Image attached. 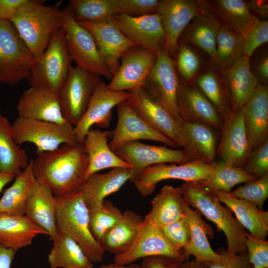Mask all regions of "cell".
<instances>
[{
  "label": "cell",
  "mask_w": 268,
  "mask_h": 268,
  "mask_svg": "<svg viewBox=\"0 0 268 268\" xmlns=\"http://www.w3.org/2000/svg\"><path fill=\"white\" fill-rule=\"evenodd\" d=\"M109 131L91 128L83 141L88 156V163L84 175V181L92 174L109 168L131 169V166L119 158L108 143Z\"/></svg>",
  "instance_id": "26"
},
{
  "label": "cell",
  "mask_w": 268,
  "mask_h": 268,
  "mask_svg": "<svg viewBox=\"0 0 268 268\" xmlns=\"http://www.w3.org/2000/svg\"><path fill=\"white\" fill-rule=\"evenodd\" d=\"M15 177L14 175L3 172L0 170V192L3 187L14 179Z\"/></svg>",
  "instance_id": "59"
},
{
  "label": "cell",
  "mask_w": 268,
  "mask_h": 268,
  "mask_svg": "<svg viewBox=\"0 0 268 268\" xmlns=\"http://www.w3.org/2000/svg\"><path fill=\"white\" fill-rule=\"evenodd\" d=\"M183 262L163 256H153L142 259L140 264L144 268H178Z\"/></svg>",
  "instance_id": "53"
},
{
  "label": "cell",
  "mask_w": 268,
  "mask_h": 268,
  "mask_svg": "<svg viewBox=\"0 0 268 268\" xmlns=\"http://www.w3.org/2000/svg\"><path fill=\"white\" fill-rule=\"evenodd\" d=\"M13 137L19 146L25 142L33 143L36 154L54 150L64 144L78 143L73 127L69 124L17 117L11 124Z\"/></svg>",
  "instance_id": "9"
},
{
  "label": "cell",
  "mask_w": 268,
  "mask_h": 268,
  "mask_svg": "<svg viewBox=\"0 0 268 268\" xmlns=\"http://www.w3.org/2000/svg\"><path fill=\"white\" fill-rule=\"evenodd\" d=\"M243 55L249 58L260 46L268 41V22L259 20L244 37Z\"/></svg>",
  "instance_id": "51"
},
{
  "label": "cell",
  "mask_w": 268,
  "mask_h": 268,
  "mask_svg": "<svg viewBox=\"0 0 268 268\" xmlns=\"http://www.w3.org/2000/svg\"><path fill=\"white\" fill-rule=\"evenodd\" d=\"M231 196L245 200L262 209L268 197V174L262 178L246 183L229 193Z\"/></svg>",
  "instance_id": "46"
},
{
  "label": "cell",
  "mask_w": 268,
  "mask_h": 268,
  "mask_svg": "<svg viewBox=\"0 0 268 268\" xmlns=\"http://www.w3.org/2000/svg\"><path fill=\"white\" fill-rule=\"evenodd\" d=\"M16 251L0 246V268H11Z\"/></svg>",
  "instance_id": "57"
},
{
  "label": "cell",
  "mask_w": 268,
  "mask_h": 268,
  "mask_svg": "<svg viewBox=\"0 0 268 268\" xmlns=\"http://www.w3.org/2000/svg\"><path fill=\"white\" fill-rule=\"evenodd\" d=\"M176 69L180 76L179 79L190 82L198 73L201 67V61L198 54L186 42L178 43L176 50Z\"/></svg>",
  "instance_id": "45"
},
{
  "label": "cell",
  "mask_w": 268,
  "mask_h": 268,
  "mask_svg": "<svg viewBox=\"0 0 268 268\" xmlns=\"http://www.w3.org/2000/svg\"><path fill=\"white\" fill-rule=\"evenodd\" d=\"M182 125L201 160L207 163L214 162L217 141L212 128L198 123L183 122Z\"/></svg>",
  "instance_id": "43"
},
{
  "label": "cell",
  "mask_w": 268,
  "mask_h": 268,
  "mask_svg": "<svg viewBox=\"0 0 268 268\" xmlns=\"http://www.w3.org/2000/svg\"><path fill=\"white\" fill-rule=\"evenodd\" d=\"M221 26L244 37L259 20L243 0H205Z\"/></svg>",
  "instance_id": "29"
},
{
  "label": "cell",
  "mask_w": 268,
  "mask_h": 268,
  "mask_svg": "<svg viewBox=\"0 0 268 268\" xmlns=\"http://www.w3.org/2000/svg\"><path fill=\"white\" fill-rule=\"evenodd\" d=\"M196 84L216 108L223 122L232 112L226 85H223L218 75L212 71L199 75L196 79Z\"/></svg>",
  "instance_id": "41"
},
{
  "label": "cell",
  "mask_w": 268,
  "mask_h": 268,
  "mask_svg": "<svg viewBox=\"0 0 268 268\" xmlns=\"http://www.w3.org/2000/svg\"><path fill=\"white\" fill-rule=\"evenodd\" d=\"M78 22L92 34L101 56L113 75L119 68L123 54L138 46L110 22Z\"/></svg>",
  "instance_id": "23"
},
{
  "label": "cell",
  "mask_w": 268,
  "mask_h": 268,
  "mask_svg": "<svg viewBox=\"0 0 268 268\" xmlns=\"http://www.w3.org/2000/svg\"><path fill=\"white\" fill-rule=\"evenodd\" d=\"M158 0H116L118 14L133 17L157 13Z\"/></svg>",
  "instance_id": "49"
},
{
  "label": "cell",
  "mask_w": 268,
  "mask_h": 268,
  "mask_svg": "<svg viewBox=\"0 0 268 268\" xmlns=\"http://www.w3.org/2000/svg\"><path fill=\"white\" fill-rule=\"evenodd\" d=\"M215 162L207 163L198 159L184 164L162 163L145 168L132 182L139 194L147 197L155 191L159 182L167 179L185 182H201L212 172Z\"/></svg>",
  "instance_id": "11"
},
{
  "label": "cell",
  "mask_w": 268,
  "mask_h": 268,
  "mask_svg": "<svg viewBox=\"0 0 268 268\" xmlns=\"http://www.w3.org/2000/svg\"><path fill=\"white\" fill-rule=\"evenodd\" d=\"M71 62L62 26L55 31L47 48L36 61L28 78L30 86L47 88L58 94L67 79Z\"/></svg>",
  "instance_id": "6"
},
{
  "label": "cell",
  "mask_w": 268,
  "mask_h": 268,
  "mask_svg": "<svg viewBox=\"0 0 268 268\" xmlns=\"http://www.w3.org/2000/svg\"><path fill=\"white\" fill-rule=\"evenodd\" d=\"M40 234L48 235L46 231L32 222L25 215L0 213V246L17 252L31 245L34 238Z\"/></svg>",
  "instance_id": "33"
},
{
  "label": "cell",
  "mask_w": 268,
  "mask_h": 268,
  "mask_svg": "<svg viewBox=\"0 0 268 268\" xmlns=\"http://www.w3.org/2000/svg\"><path fill=\"white\" fill-rule=\"evenodd\" d=\"M184 206L190 233L189 242L183 249L186 260H189L190 256H193L196 261L200 262L218 260L221 255L213 250L207 237H213L212 228L202 219L201 214L193 209L186 201Z\"/></svg>",
  "instance_id": "27"
},
{
  "label": "cell",
  "mask_w": 268,
  "mask_h": 268,
  "mask_svg": "<svg viewBox=\"0 0 268 268\" xmlns=\"http://www.w3.org/2000/svg\"><path fill=\"white\" fill-rule=\"evenodd\" d=\"M35 183L31 159L28 166L15 176L13 183L4 191L0 199V213L25 215L26 202Z\"/></svg>",
  "instance_id": "36"
},
{
  "label": "cell",
  "mask_w": 268,
  "mask_h": 268,
  "mask_svg": "<svg viewBox=\"0 0 268 268\" xmlns=\"http://www.w3.org/2000/svg\"><path fill=\"white\" fill-rule=\"evenodd\" d=\"M129 95V91L109 90L105 83L101 80L96 87L85 113L73 127L77 142L83 143L86 134L94 125L101 128L109 127L112 109L127 101Z\"/></svg>",
  "instance_id": "16"
},
{
  "label": "cell",
  "mask_w": 268,
  "mask_h": 268,
  "mask_svg": "<svg viewBox=\"0 0 268 268\" xmlns=\"http://www.w3.org/2000/svg\"><path fill=\"white\" fill-rule=\"evenodd\" d=\"M221 132L216 151L221 160L242 168L252 151L244 126L242 108L232 111L223 121Z\"/></svg>",
  "instance_id": "21"
},
{
  "label": "cell",
  "mask_w": 268,
  "mask_h": 268,
  "mask_svg": "<svg viewBox=\"0 0 268 268\" xmlns=\"http://www.w3.org/2000/svg\"><path fill=\"white\" fill-rule=\"evenodd\" d=\"M225 73L231 109L243 107L251 97L259 82L251 68L250 58L243 55Z\"/></svg>",
  "instance_id": "31"
},
{
  "label": "cell",
  "mask_w": 268,
  "mask_h": 268,
  "mask_svg": "<svg viewBox=\"0 0 268 268\" xmlns=\"http://www.w3.org/2000/svg\"><path fill=\"white\" fill-rule=\"evenodd\" d=\"M251 11L256 15L267 18L268 14V2L263 0H250L247 1Z\"/></svg>",
  "instance_id": "56"
},
{
  "label": "cell",
  "mask_w": 268,
  "mask_h": 268,
  "mask_svg": "<svg viewBox=\"0 0 268 268\" xmlns=\"http://www.w3.org/2000/svg\"><path fill=\"white\" fill-rule=\"evenodd\" d=\"M221 25L209 10L205 0H202V10L182 32L186 41L206 53L213 61L217 36Z\"/></svg>",
  "instance_id": "32"
},
{
  "label": "cell",
  "mask_w": 268,
  "mask_h": 268,
  "mask_svg": "<svg viewBox=\"0 0 268 268\" xmlns=\"http://www.w3.org/2000/svg\"><path fill=\"white\" fill-rule=\"evenodd\" d=\"M249 260L253 268H268V242L247 234L245 243Z\"/></svg>",
  "instance_id": "50"
},
{
  "label": "cell",
  "mask_w": 268,
  "mask_h": 268,
  "mask_svg": "<svg viewBox=\"0 0 268 268\" xmlns=\"http://www.w3.org/2000/svg\"><path fill=\"white\" fill-rule=\"evenodd\" d=\"M113 151L131 166L132 182L149 166L167 163L181 164L193 160L182 149L149 145L139 140L126 143Z\"/></svg>",
  "instance_id": "13"
},
{
  "label": "cell",
  "mask_w": 268,
  "mask_h": 268,
  "mask_svg": "<svg viewBox=\"0 0 268 268\" xmlns=\"http://www.w3.org/2000/svg\"><path fill=\"white\" fill-rule=\"evenodd\" d=\"M188 204L223 231L227 242V251L231 253H247L245 243L247 233L227 206L199 182H185L178 188Z\"/></svg>",
  "instance_id": "2"
},
{
  "label": "cell",
  "mask_w": 268,
  "mask_h": 268,
  "mask_svg": "<svg viewBox=\"0 0 268 268\" xmlns=\"http://www.w3.org/2000/svg\"><path fill=\"white\" fill-rule=\"evenodd\" d=\"M67 52L76 66L111 80L113 74L105 64L90 32L72 17L68 5L61 9Z\"/></svg>",
  "instance_id": "8"
},
{
  "label": "cell",
  "mask_w": 268,
  "mask_h": 268,
  "mask_svg": "<svg viewBox=\"0 0 268 268\" xmlns=\"http://www.w3.org/2000/svg\"><path fill=\"white\" fill-rule=\"evenodd\" d=\"M254 75L260 83L267 85L268 81V57L267 54L261 56L255 65Z\"/></svg>",
  "instance_id": "55"
},
{
  "label": "cell",
  "mask_w": 268,
  "mask_h": 268,
  "mask_svg": "<svg viewBox=\"0 0 268 268\" xmlns=\"http://www.w3.org/2000/svg\"><path fill=\"white\" fill-rule=\"evenodd\" d=\"M45 1L27 0L9 20L36 60L55 31L63 26L62 1L52 5H45Z\"/></svg>",
  "instance_id": "3"
},
{
  "label": "cell",
  "mask_w": 268,
  "mask_h": 268,
  "mask_svg": "<svg viewBox=\"0 0 268 268\" xmlns=\"http://www.w3.org/2000/svg\"><path fill=\"white\" fill-rule=\"evenodd\" d=\"M242 169L257 179L268 174V140L251 151Z\"/></svg>",
  "instance_id": "48"
},
{
  "label": "cell",
  "mask_w": 268,
  "mask_h": 268,
  "mask_svg": "<svg viewBox=\"0 0 268 268\" xmlns=\"http://www.w3.org/2000/svg\"><path fill=\"white\" fill-rule=\"evenodd\" d=\"M117 109L116 127L114 130L109 131L112 138L109 145L113 151L126 143L141 139L162 142L172 148L178 147L172 140L149 126L127 101L118 104Z\"/></svg>",
  "instance_id": "17"
},
{
  "label": "cell",
  "mask_w": 268,
  "mask_h": 268,
  "mask_svg": "<svg viewBox=\"0 0 268 268\" xmlns=\"http://www.w3.org/2000/svg\"><path fill=\"white\" fill-rule=\"evenodd\" d=\"M88 210L90 232L100 244L108 231L121 219L123 213L111 201L106 200L100 206Z\"/></svg>",
  "instance_id": "44"
},
{
  "label": "cell",
  "mask_w": 268,
  "mask_h": 268,
  "mask_svg": "<svg viewBox=\"0 0 268 268\" xmlns=\"http://www.w3.org/2000/svg\"><path fill=\"white\" fill-rule=\"evenodd\" d=\"M121 219L105 235L100 244L105 251L115 255L128 250L135 241L143 219L136 213L127 210Z\"/></svg>",
  "instance_id": "35"
},
{
  "label": "cell",
  "mask_w": 268,
  "mask_h": 268,
  "mask_svg": "<svg viewBox=\"0 0 268 268\" xmlns=\"http://www.w3.org/2000/svg\"><path fill=\"white\" fill-rule=\"evenodd\" d=\"M36 155L32 159L36 181L46 185L55 196H64L80 189L88 163L83 143L64 144Z\"/></svg>",
  "instance_id": "1"
},
{
  "label": "cell",
  "mask_w": 268,
  "mask_h": 268,
  "mask_svg": "<svg viewBox=\"0 0 268 268\" xmlns=\"http://www.w3.org/2000/svg\"><path fill=\"white\" fill-rule=\"evenodd\" d=\"M179 78L174 59L164 48L157 52L156 60L143 88L178 122L183 123L177 110Z\"/></svg>",
  "instance_id": "12"
},
{
  "label": "cell",
  "mask_w": 268,
  "mask_h": 268,
  "mask_svg": "<svg viewBox=\"0 0 268 268\" xmlns=\"http://www.w3.org/2000/svg\"><path fill=\"white\" fill-rule=\"evenodd\" d=\"M153 256L166 257L181 262L187 261L183 251L173 247L158 226L143 219L134 244L126 251L115 255L114 263L126 265Z\"/></svg>",
  "instance_id": "15"
},
{
  "label": "cell",
  "mask_w": 268,
  "mask_h": 268,
  "mask_svg": "<svg viewBox=\"0 0 268 268\" xmlns=\"http://www.w3.org/2000/svg\"><path fill=\"white\" fill-rule=\"evenodd\" d=\"M244 37L221 26L218 31L213 62L228 69L243 56Z\"/></svg>",
  "instance_id": "42"
},
{
  "label": "cell",
  "mask_w": 268,
  "mask_h": 268,
  "mask_svg": "<svg viewBox=\"0 0 268 268\" xmlns=\"http://www.w3.org/2000/svg\"><path fill=\"white\" fill-rule=\"evenodd\" d=\"M53 242V247L48 255L51 268H93V263L70 237L58 233Z\"/></svg>",
  "instance_id": "38"
},
{
  "label": "cell",
  "mask_w": 268,
  "mask_h": 268,
  "mask_svg": "<svg viewBox=\"0 0 268 268\" xmlns=\"http://www.w3.org/2000/svg\"><path fill=\"white\" fill-rule=\"evenodd\" d=\"M177 107L183 123H198L221 132L223 122L214 106L200 90L179 79Z\"/></svg>",
  "instance_id": "20"
},
{
  "label": "cell",
  "mask_w": 268,
  "mask_h": 268,
  "mask_svg": "<svg viewBox=\"0 0 268 268\" xmlns=\"http://www.w3.org/2000/svg\"><path fill=\"white\" fill-rule=\"evenodd\" d=\"M29 163L26 151L15 142L11 124L0 107V170L16 176Z\"/></svg>",
  "instance_id": "37"
},
{
  "label": "cell",
  "mask_w": 268,
  "mask_h": 268,
  "mask_svg": "<svg viewBox=\"0 0 268 268\" xmlns=\"http://www.w3.org/2000/svg\"><path fill=\"white\" fill-rule=\"evenodd\" d=\"M220 250V249H219ZM220 258L205 263L208 268H253L249 261L248 253L244 254L231 253L223 248L219 250Z\"/></svg>",
  "instance_id": "52"
},
{
  "label": "cell",
  "mask_w": 268,
  "mask_h": 268,
  "mask_svg": "<svg viewBox=\"0 0 268 268\" xmlns=\"http://www.w3.org/2000/svg\"><path fill=\"white\" fill-rule=\"evenodd\" d=\"M109 22L145 49L157 52L164 48L165 34L158 13L137 17L118 14Z\"/></svg>",
  "instance_id": "19"
},
{
  "label": "cell",
  "mask_w": 268,
  "mask_h": 268,
  "mask_svg": "<svg viewBox=\"0 0 268 268\" xmlns=\"http://www.w3.org/2000/svg\"><path fill=\"white\" fill-rule=\"evenodd\" d=\"M98 268H101L100 267Z\"/></svg>",
  "instance_id": "61"
},
{
  "label": "cell",
  "mask_w": 268,
  "mask_h": 268,
  "mask_svg": "<svg viewBox=\"0 0 268 268\" xmlns=\"http://www.w3.org/2000/svg\"><path fill=\"white\" fill-rule=\"evenodd\" d=\"M55 197L58 233L76 242L92 263L101 262L106 251L90 232L89 210L80 189L73 193Z\"/></svg>",
  "instance_id": "4"
},
{
  "label": "cell",
  "mask_w": 268,
  "mask_h": 268,
  "mask_svg": "<svg viewBox=\"0 0 268 268\" xmlns=\"http://www.w3.org/2000/svg\"><path fill=\"white\" fill-rule=\"evenodd\" d=\"M157 59V52L140 46H134L122 56L119 68L108 89L113 91H129L143 87L145 80Z\"/></svg>",
  "instance_id": "14"
},
{
  "label": "cell",
  "mask_w": 268,
  "mask_h": 268,
  "mask_svg": "<svg viewBox=\"0 0 268 268\" xmlns=\"http://www.w3.org/2000/svg\"><path fill=\"white\" fill-rule=\"evenodd\" d=\"M133 175L130 168L117 167L106 173H95L88 177L80 190L88 209L100 206L108 196L117 192Z\"/></svg>",
  "instance_id": "25"
},
{
  "label": "cell",
  "mask_w": 268,
  "mask_h": 268,
  "mask_svg": "<svg viewBox=\"0 0 268 268\" xmlns=\"http://www.w3.org/2000/svg\"><path fill=\"white\" fill-rule=\"evenodd\" d=\"M25 215L36 225L46 231L51 241L58 235L56 199L44 184L36 181L26 202Z\"/></svg>",
  "instance_id": "28"
},
{
  "label": "cell",
  "mask_w": 268,
  "mask_h": 268,
  "mask_svg": "<svg viewBox=\"0 0 268 268\" xmlns=\"http://www.w3.org/2000/svg\"><path fill=\"white\" fill-rule=\"evenodd\" d=\"M16 111L18 117L69 124L63 116L58 94L47 88L30 87L25 89L18 101Z\"/></svg>",
  "instance_id": "22"
},
{
  "label": "cell",
  "mask_w": 268,
  "mask_h": 268,
  "mask_svg": "<svg viewBox=\"0 0 268 268\" xmlns=\"http://www.w3.org/2000/svg\"><path fill=\"white\" fill-rule=\"evenodd\" d=\"M27 0H0V19L9 20Z\"/></svg>",
  "instance_id": "54"
},
{
  "label": "cell",
  "mask_w": 268,
  "mask_h": 268,
  "mask_svg": "<svg viewBox=\"0 0 268 268\" xmlns=\"http://www.w3.org/2000/svg\"><path fill=\"white\" fill-rule=\"evenodd\" d=\"M158 227L173 247L183 251L190 240L189 225L185 216L176 221Z\"/></svg>",
  "instance_id": "47"
},
{
  "label": "cell",
  "mask_w": 268,
  "mask_h": 268,
  "mask_svg": "<svg viewBox=\"0 0 268 268\" xmlns=\"http://www.w3.org/2000/svg\"><path fill=\"white\" fill-rule=\"evenodd\" d=\"M101 76L77 66H71L66 81L58 93L65 119L73 127L85 113Z\"/></svg>",
  "instance_id": "10"
},
{
  "label": "cell",
  "mask_w": 268,
  "mask_h": 268,
  "mask_svg": "<svg viewBox=\"0 0 268 268\" xmlns=\"http://www.w3.org/2000/svg\"><path fill=\"white\" fill-rule=\"evenodd\" d=\"M178 188L165 185L151 201V210L143 219L159 227L185 217L184 202Z\"/></svg>",
  "instance_id": "34"
},
{
  "label": "cell",
  "mask_w": 268,
  "mask_h": 268,
  "mask_svg": "<svg viewBox=\"0 0 268 268\" xmlns=\"http://www.w3.org/2000/svg\"><path fill=\"white\" fill-rule=\"evenodd\" d=\"M178 268H208V267L205 263L198 262L194 259L182 262Z\"/></svg>",
  "instance_id": "58"
},
{
  "label": "cell",
  "mask_w": 268,
  "mask_h": 268,
  "mask_svg": "<svg viewBox=\"0 0 268 268\" xmlns=\"http://www.w3.org/2000/svg\"><path fill=\"white\" fill-rule=\"evenodd\" d=\"M201 10L202 0H160L157 13L165 34L164 48L173 59L182 32Z\"/></svg>",
  "instance_id": "18"
},
{
  "label": "cell",
  "mask_w": 268,
  "mask_h": 268,
  "mask_svg": "<svg viewBox=\"0 0 268 268\" xmlns=\"http://www.w3.org/2000/svg\"><path fill=\"white\" fill-rule=\"evenodd\" d=\"M257 179L242 168L230 165L220 160L215 162V166L208 177L199 182L208 189L229 193L235 185Z\"/></svg>",
  "instance_id": "40"
},
{
  "label": "cell",
  "mask_w": 268,
  "mask_h": 268,
  "mask_svg": "<svg viewBox=\"0 0 268 268\" xmlns=\"http://www.w3.org/2000/svg\"><path fill=\"white\" fill-rule=\"evenodd\" d=\"M101 268H144L141 264L132 263L129 265H123L115 263L102 265L100 266Z\"/></svg>",
  "instance_id": "60"
},
{
  "label": "cell",
  "mask_w": 268,
  "mask_h": 268,
  "mask_svg": "<svg viewBox=\"0 0 268 268\" xmlns=\"http://www.w3.org/2000/svg\"><path fill=\"white\" fill-rule=\"evenodd\" d=\"M36 61L11 22L0 19V83L15 85L28 79Z\"/></svg>",
  "instance_id": "7"
},
{
  "label": "cell",
  "mask_w": 268,
  "mask_h": 268,
  "mask_svg": "<svg viewBox=\"0 0 268 268\" xmlns=\"http://www.w3.org/2000/svg\"><path fill=\"white\" fill-rule=\"evenodd\" d=\"M208 190L235 213L236 218L249 231L250 235L266 240L268 234V211H264L245 200L235 198L229 193Z\"/></svg>",
  "instance_id": "30"
},
{
  "label": "cell",
  "mask_w": 268,
  "mask_h": 268,
  "mask_svg": "<svg viewBox=\"0 0 268 268\" xmlns=\"http://www.w3.org/2000/svg\"><path fill=\"white\" fill-rule=\"evenodd\" d=\"M68 5L77 22H109L118 14L116 0H70Z\"/></svg>",
  "instance_id": "39"
},
{
  "label": "cell",
  "mask_w": 268,
  "mask_h": 268,
  "mask_svg": "<svg viewBox=\"0 0 268 268\" xmlns=\"http://www.w3.org/2000/svg\"><path fill=\"white\" fill-rule=\"evenodd\" d=\"M244 123L251 150L268 140V87L259 83L242 107Z\"/></svg>",
  "instance_id": "24"
},
{
  "label": "cell",
  "mask_w": 268,
  "mask_h": 268,
  "mask_svg": "<svg viewBox=\"0 0 268 268\" xmlns=\"http://www.w3.org/2000/svg\"><path fill=\"white\" fill-rule=\"evenodd\" d=\"M129 92L127 103L143 120L154 130L172 140L192 159L201 160L182 123L177 121L143 87H138Z\"/></svg>",
  "instance_id": "5"
}]
</instances>
